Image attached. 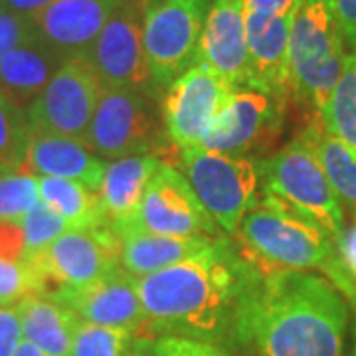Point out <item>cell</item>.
Masks as SVG:
<instances>
[{
    "mask_svg": "<svg viewBox=\"0 0 356 356\" xmlns=\"http://www.w3.org/2000/svg\"><path fill=\"white\" fill-rule=\"evenodd\" d=\"M254 275V269L220 236L202 254L135 277L149 317L147 339L188 337L236 344L243 295Z\"/></svg>",
    "mask_w": 356,
    "mask_h": 356,
    "instance_id": "6da1fadb",
    "label": "cell"
},
{
    "mask_svg": "<svg viewBox=\"0 0 356 356\" xmlns=\"http://www.w3.org/2000/svg\"><path fill=\"white\" fill-rule=\"evenodd\" d=\"M348 303L331 281L307 271L257 275L243 295L238 346L257 356H344Z\"/></svg>",
    "mask_w": 356,
    "mask_h": 356,
    "instance_id": "7a4b0ae2",
    "label": "cell"
},
{
    "mask_svg": "<svg viewBox=\"0 0 356 356\" xmlns=\"http://www.w3.org/2000/svg\"><path fill=\"white\" fill-rule=\"evenodd\" d=\"M238 254L257 275L323 267L334 254L332 238L293 206L261 194L234 234Z\"/></svg>",
    "mask_w": 356,
    "mask_h": 356,
    "instance_id": "3957f363",
    "label": "cell"
},
{
    "mask_svg": "<svg viewBox=\"0 0 356 356\" xmlns=\"http://www.w3.org/2000/svg\"><path fill=\"white\" fill-rule=\"evenodd\" d=\"M346 50L334 0H301L289 36V91L317 113L343 74Z\"/></svg>",
    "mask_w": 356,
    "mask_h": 356,
    "instance_id": "277c9868",
    "label": "cell"
},
{
    "mask_svg": "<svg viewBox=\"0 0 356 356\" xmlns=\"http://www.w3.org/2000/svg\"><path fill=\"white\" fill-rule=\"evenodd\" d=\"M261 194H271L317 222L332 240L343 232L344 214L339 196L318 163L311 143L301 133L269 159L257 163Z\"/></svg>",
    "mask_w": 356,
    "mask_h": 356,
    "instance_id": "5b68a950",
    "label": "cell"
},
{
    "mask_svg": "<svg viewBox=\"0 0 356 356\" xmlns=\"http://www.w3.org/2000/svg\"><path fill=\"white\" fill-rule=\"evenodd\" d=\"M182 175L220 228L236 234L243 216L257 200V163L248 156H229L204 147L180 151Z\"/></svg>",
    "mask_w": 356,
    "mask_h": 356,
    "instance_id": "8992f818",
    "label": "cell"
},
{
    "mask_svg": "<svg viewBox=\"0 0 356 356\" xmlns=\"http://www.w3.org/2000/svg\"><path fill=\"white\" fill-rule=\"evenodd\" d=\"M208 0H153L143 8V44L154 88H168L194 64Z\"/></svg>",
    "mask_w": 356,
    "mask_h": 356,
    "instance_id": "52a82bcc",
    "label": "cell"
},
{
    "mask_svg": "<svg viewBox=\"0 0 356 356\" xmlns=\"http://www.w3.org/2000/svg\"><path fill=\"white\" fill-rule=\"evenodd\" d=\"M26 264L38 275L44 295L79 289L121 269V243L109 226L67 229Z\"/></svg>",
    "mask_w": 356,
    "mask_h": 356,
    "instance_id": "ba28073f",
    "label": "cell"
},
{
    "mask_svg": "<svg viewBox=\"0 0 356 356\" xmlns=\"http://www.w3.org/2000/svg\"><path fill=\"white\" fill-rule=\"evenodd\" d=\"M103 89L86 54L65 60L36 102L26 109L30 131L83 143Z\"/></svg>",
    "mask_w": 356,
    "mask_h": 356,
    "instance_id": "9c48e42d",
    "label": "cell"
},
{
    "mask_svg": "<svg viewBox=\"0 0 356 356\" xmlns=\"http://www.w3.org/2000/svg\"><path fill=\"white\" fill-rule=\"evenodd\" d=\"M285 99L261 89L240 86L232 89L228 99L206 129L200 147L229 156L267 149L283 129Z\"/></svg>",
    "mask_w": 356,
    "mask_h": 356,
    "instance_id": "30bf717a",
    "label": "cell"
},
{
    "mask_svg": "<svg viewBox=\"0 0 356 356\" xmlns=\"http://www.w3.org/2000/svg\"><path fill=\"white\" fill-rule=\"evenodd\" d=\"M83 145L109 161L151 153L156 147V117L147 93L103 89Z\"/></svg>",
    "mask_w": 356,
    "mask_h": 356,
    "instance_id": "8fae6325",
    "label": "cell"
},
{
    "mask_svg": "<svg viewBox=\"0 0 356 356\" xmlns=\"http://www.w3.org/2000/svg\"><path fill=\"white\" fill-rule=\"evenodd\" d=\"M139 228L159 236H220V226L208 214L186 177L161 161L149 180L135 216L117 228Z\"/></svg>",
    "mask_w": 356,
    "mask_h": 356,
    "instance_id": "7c38bea8",
    "label": "cell"
},
{
    "mask_svg": "<svg viewBox=\"0 0 356 356\" xmlns=\"http://www.w3.org/2000/svg\"><path fill=\"white\" fill-rule=\"evenodd\" d=\"M86 58L105 89L154 88L143 44V8L137 0H123L103 26L102 34L86 51Z\"/></svg>",
    "mask_w": 356,
    "mask_h": 356,
    "instance_id": "4fadbf2b",
    "label": "cell"
},
{
    "mask_svg": "<svg viewBox=\"0 0 356 356\" xmlns=\"http://www.w3.org/2000/svg\"><path fill=\"white\" fill-rule=\"evenodd\" d=\"M234 86L206 64H192L166 88L163 123L178 149L198 147Z\"/></svg>",
    "mask_w": 356,
    "mask_h": 356,
    "instance_id": "5bb4252c",
    "label": "cell"
},
{
    "mask_svg": "<svg viewBox=\"0 0 356 356\" xmlns=\"http://www.w3.org/2000/svg\"><path fill=\"white\" fill-rule=\"evenodd\" d=\"M48 297L67 307L79 321L147 337L149 317L140 303L137 280L123 267L91 285L60 289Z\"/></svg>",
    "mask_w": 356,
    "mask_h": 356,
    "instance_id": "9a60e30c",
    "label": "cell"
},
{
    "mask_svg": "<svg viewBox=\"0 0 356 356\" xmlns=\"http://www.w3.org/2000/svg\"><path fill=\"white\" fill-rule=\"evenodd\" d=\"M123 0H54L32 16L38 38L62 60L81 56Z\"/></svg>",
    "mask_w": 356,
    "mask_h": 356,
    "instance_id": "2e32d148",
    "label": "cell"
},
{
    "mask_svg": "<svg viewBox=\"0 0 356 356\" xmlns=\"http://www.w3.org/2000/svg\"><path fill=\"white\" fill-rule=\"evenodd\" d=\"M194 64L210 65L234 88L248 86L245 0H214L206 14Z\"/></svg>",
    "mask_w": 356,
    "mask_h": 356,
    "instance_id": "e0dca14e",
    "label": "cell"
},
{
    "mask_svg": "<svg viewBox=\"0 0 356 356\" xmlns=\"http://www.w3.org/2000/svg\"><path fill=\"white\" fill-rule=\"evenodd\" d=\"M295 14V13H293ZM293 14L266 16L245 13L248 86L287 99L289 91V36Z\"/></svg>",
    "mask_w": 356,
    "mask_h": 356,
    "instance_id": "ac0fdd59",
    "label": "cell"
},
{
    "mask_svg": "<svg viewBox=\"0 0 356 356\" xmlns=\"http://www.w3.org/2000/svg\"><path fill=\"white\" fill-rule=\"evenodd\" d=\"M107 163L97 159L83 143L51 133H30V143L18 172L30 177L67 178L99 192Z\"/></svg>",
    "mask_w": 356,
    "mask_h": 356,
    "instance_id": "d6986e66",
    "label": "cell"
},
{
    "mask_svg": "<svg viewBox=\"0 0 356 356\" xmlns=\"http://www.w3.org/2000/svg\"><path fill=\"white\" fill-rule=\"evenodd\" d=\"M121 243V267L133 277H145L165 267L202 254L220 236H159L139 228H113Z\"/></svg>",
    "mask_w": 356,
    "mask_h": 356,
    "instance_id": "ffe728a7",
    "label": "cell"
},
{
    "mask_svg": "<svg viewBox=\"0 0 356 356\" xmlns=\"http://www.w3.org/2000/svg\"><path fill=\"white\" fill-rule=\"evenodd\" d=\"M64 62L36 34L0 60V93L26 111Z\"/></svg>",
    "mask_w": 356,
    "mask_h": 356,
    "instance_id": "44dd1931",
    "label": "cell"
},
{
    "mask_svg": "<svg viewBox=\"0 0 356 356\" xmlns=\"http://www.w3.org/2000/svg\"><path fill=\"white\" fill-rule=\"evenodd\" d=\"M159 165L161 159H154L153 154L125 156L107 163L99 200L109 228L127 224L135 216L145 188Z\"/></svg>",
    "mask_w": 356,
    "mask_h": 356,
    "instance_id": "7402d4cb",
    "label": "cell"
},
{
    "mask_svg": "<svg viewBox=\"0 0 356 356\" xmlns=\"http://www.w3.org/2000/svg\"><path fill=\"white\" fill-rule=\"evenodd\" d=\"M22 337L50 356H70L79 318L44 293H32L16 305Z\"/></svg>",
    "mask_w": 356,
    "mask_h": 356,
    "instance_id": "603a6c76",
    "label": "cell"
},
{
    "mask_svg": "<svg viewBox=\"0 0 356 356\" xmlns=\"http://www.w3.org/2000/svg\"><path fill=\"white\" fill-rule=\"evenodd\" d=\"M40 200L64 218L70 229H93L109 226L103 214L99 192L67 178H38Z\"/></svg>",
    "mask_w": 356,
    "mask_h": 356,
    "instance_id": "cb8c5ba5",
    "label": "cell"
},
{
    "mask_svg": "<svg viewBox=\"0 0 356 356\" xmlns=\"http://www.w3.org/2000/svg\"><path fill=\"white\" fill-rule=\"evenodd\" d=\"M341 202L356 210V153L332 137L321 119L303 131Z\"/></svg>",
    "mask_w": 356,
    "mask_h": 356,
    "instance_id": "d4e9b609",
    "label": "cell"
},
{
    "mask_svg": "<svg viewBox=\"0 0 356 356\" xmlns=\"http://www.w3.org/2000/svg\"><path fill=\"white\" fill-rule=\"evenodd\" d=\"M318 119L332 137L356 153V51L346 54L341 79Z\"/></svg>",
    "mask_w": 356,
    "mask_h": 356,
    "instance_id": "484cf974",
    "label": "cell"
},
{
    "mask_svg": "<svg viewBox=\"0 0 356 356\" xmlns=\"http://www.w3.org/2000/svg\"><path fill=\"white\" fill-rule=\"evenodd\" d=\"M147 337L77 321L70 356H149Z\"/></svg>",
    "mask_w": 356,
    "mask_h": 356,
    "instance_id": "4316f807",
    "label": "cell"
},
{
    "mask_svg": "<svg viewBox=\"0 0 356 356\" xmlns=\"http://www.w3.org/2000/svg\"><path fill=\"white\" fill-rule=\"evenodd\" d=\"M30 133L24 109L0 93V172H18L30 143Z\"/></svg>",
    "mask_w": 356,
    "mask_h": 356,
    "instance_id": "83f0119b",
    "label": "cell"
},
{
    "mask_svg": "<svg viewBox=\"0 0 356 356\" xmlns=\"http://www.w3.org/2000/svg\"><path fill=\"white\" fill-rule=\"evenodd\" d=\"M38 200V178L22 172H0V222L20 224Z\"/></svg>",
    "mask_w": 356,
    "mask_h": 356,
    "instance_id": "f1b7e54d",
    "label": "cell"
},
{
    "mask_svg": "<svg viewBox=\"0 0 356 356\" xmlns=\"http://www.w3.org/2000/svg\"><path fill=\"white\" fill-rule=\"evenodd\" d=\"M24 229L26 240V259H32L34 255L44 252L51 242H56L62 234L67 232L65 220L58 212H54L48 204L38 200V204L28 212L20 222Z\"/></svg>",
    "mask_w": 356,
    "mask_h": 356,
    "instance_id": "f546056e",
    "label": "cell"
},
{
    "mask_svg": "<svg viewBox=\"0 0 356 356\" xmlns=\"http://www.w3.org/2000/svg\"><path fill=\"white\" fill-rule=\"evenodd\" d=\"M32 293H42L34 269L26 261L0 257V307H16Z\"/></svg>",
    "mask_w": 356,
    "mask_h": 356,
    "instance_id": "4dcf8cb0",
    "label": "cell"
},
{
    "mask_svg": "<svg viewBox=\"0 0 356 356\" xmlns=\"http://www.w3.org/2000/svg\"><path fill=\"white\" fill-rule=\"evenodd\" d=\"M332 243H334V254L331 261L321 271L327 273L332 285H339L341 281L356 283V218L353 224L344 226Z\"/></svg>",
    "mask_w": 356,
    "mask_h": 356,
    "instance_id": "1f68e13d",
    "label": "cell"
},
{
    "mask_svg": "<svg viewBox=\"0 0 356 356\" xmlns=\"http://www.w3.org/2000/svg\"><path fill=\"white\" fill-rule=\"evenodd\" d=\"M149 356H232L228 346L188 337H154L147 341Z\"/></svg>",
    "mask_w": 356,
    "mask_h": 356,
    "instance_id": "d6a6232c",
    "label": "cell"
},
{
    "mask_svg": "<svg viewBox=\"0 0 356 356\" xmlns=\"http://www.w3.org/2000/svg\"><path fill=\"white\" fill-rule=\"evenodd\" d=\"M36 36V26L32 16L13 13L0 6V60L20 44Z\"/></svg>",
    "mask_w": 356,
    "mask_h": 356,
    "instance_id": "836d02e7",
    "label": "cell"
},
{
    "mask_svg": "<svg viewBox=\"0 0 356 356\" xmlns=\"http://www.w3.org/2000/svg\"><path fill=\"white\" fill-rule=\"evenodd\" d=\"M22 341V325L16 307H0V356H14Z\"/></svg>",
    "mask_w": 356,
    "mask_h": 356,
    "instance_id": "e575fe53",
    "label": "cell"
},
{
    "mask_svg": "<svg viewBox=\"0 0 356 356\" xmlns=\"http://www.w3.org/2000/svg\"><path fill=\"white\" fill-rule=\"evenodd\" d=\"M0 257L8 261H24L26 240L22 224L0 222Z\"/></svg>",
    "mask_w": 356,
    "mask_h": 356,
    "instance_id": "d590c367",
    "label": "cell"
},
{
    "mask_svg": "<svg viewBox=\"0 0 356 356\" xmlns=\"http://www.w3.org/2000/svg\"><path fill=\"white\" fill-rule=\"evenodd\" d=\"M334 10L343 30L344 44L356 51V0H334Z\"/></svg>",
    "mask_w": 356,
    "mask_h": 356,
    "instance_id": "8d00e7d4",
    "label": "cell"
},
{
    "mask_svg": "<svg viewBox=\"0 0 356 356\" xmlns=\"http://www.w3.org/2000/svg\"><path fill=\"white\" fill-rule=\"evenodd\" d=\"M301 0H245V13L285 16L297 10Z\"/></svg>",
    "mask_w": 356,
    "mask_h": 356,
    "instance_id": "74e56055",
    "label": "cell"
},
{
    "mask_svg": "<svg viewBox=\"0 0 356 356\" xmlns=\"http://www.w3.org/2000/svg\"><path fill=\"white\" fill-rule=\"evenodd\" d=\"M51 2L54 0H0V6H4L13 13L24 14V16H34Z\"/></svg>",
    "mask_w": 356,
    "mask_h": 356,
    "instance_id": "f35d334b",
    "label": "cell"
},
{
    "mask_svg": "<svg viewBox=\"0 0 356 356\" xmlns=\"http://www.w3.org/2000/svg\"><path fill=\"white\" fill-rule=\"evenodd\" d=\"M14 356H50V355H46L44 350H40L38 346L36 344H32L30 341H22L20 343V346H18V350L14 353Z\"/></svg>",
    "mask_w": 356,
    "mask_h": 356,
    "instance_id": "ab89813d",
    "label": "cell"
},
{
    "mask_svg": "<svg viewBox=\"0 0 356 356\" xmlns=\"http://www.w3.org/2000/svg\"><path fill=\"white\" fill-rule=\"evenodd\" d=\"M339 291L343 293L344 297L348 299V303L356 309V283H350V281H341L339 285H334Z\"/></svg>",
    "mask_w": 356,
    "mask_h": 356,
    "instance_id": "60d3db41",
    "label": "cell"
},
{
    "mask_svg": "<svg viewBox=\"0 0 356 356\" xmlns=\"http://www.w3.org/2000/svg\"><path fill=\"white\" fill-rule=\"evenodd\" d=\"M137 2L140 4V8H145V6H147L149 2H153V0H137Z\"/></svg>",
    "mask_w": 356,
    "mask_h": 356,
    "instance_id": "b9f144b4",
    "label": "cell"
},
{
    "mask_svg": "<svg viewBox=\"0 0 356 356\" xmlns=\"http://www.w3.org/2000/svg\"><path fill=\"white\" fill-rule=\"evenodd\" d=\"M353 353H355V356H356V318H355V350H353Z\"/></svg>",
    "mask_w": 356,
    "mask_h": 356,
    "instance_id": "7bdbcfd3",
    "label": "cell"
}]
</instances>
